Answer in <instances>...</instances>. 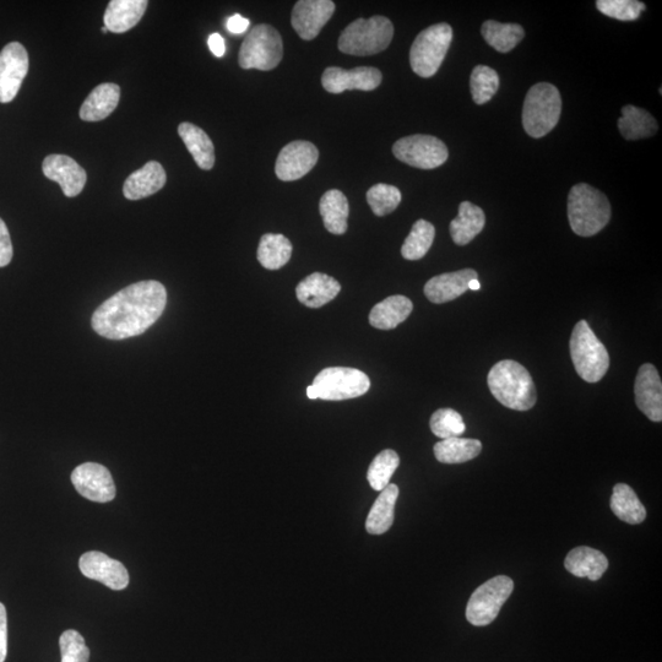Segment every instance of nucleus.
Wrapping results in <instances>:
<instances>
[{
  "label": "nucleus",
  "instance_id": "37",
  "mask_svg": "<svg viewBox=\"0 0 662 662\" xmlns=\"http://www.w3.org/2000/svg\"><path fill=\"white\" fill-rule=\"evenodd\" d=\"M400 458L392 449L383 450L372 461L367 472V480L374 491L382 492L390 485L394 472L399 468Z\"/></svg>",
  "mask_w": 662,
  "mask_h": 662
},
{
  "label": "nucleus",
  "instance_id": "34",
  "mask_svg": "<svg viewBox=\"0 0 662 662\" xmlns=\"http://www.w3.org/2000/svg\"><path fill=\"white\" fill-rule=\"evenodd\" d=\"M292 255V243L284 235L267 233L260 240L258 247V262L268 270H279L285 267Z\"/></svg>",
  "mask_w": 662,
  "mask_h": 662
},
{
  "label": "nucleus",
  "instance_id": "48",
  "mask_svg": "<svg viewBox=\"0 0 662 662\" xmlns=\"http://www.w3.org/2000/svg\"><path fill=\"white\" fill-rule=\"evenodd\" d=\"M307 396L311 400H317V395L316 392H314V388L312 387V385H309V387L307 388Z\"/></svg>",
  "mask_w": 662,
  "mask_h": 662
},
{
  "label": "nucleus",
  "instance_id": "49",
  "mask_svg": "<svg viewBox=\"0 0 662 662\" xmlns=\"http://www.w3.org/2000/svg\"><path fill=\"white\" fill-rule=\"evenodd\" d=\"M102 32H103V34H106V32H108V30L106 29V27H102Z\"/></svg>",
  "mask_w": 662,
  "mask_h": 662
},
{
  "label": "nucleus",
  "instance_id": "14",
  "mask_svg": "<svg viewBox=\"0 0 662 662\" xmlns=\"http://www.w3.org/2000/svg\"><path fill=\"white\" fill-rule=\"evenodd\" d=\"M72 482L89 501L108 503L116 497V485L110 470L96 463H85L73 471Z\"/></svg>",
  "mask_w": 662,
  "mask_h": 662
},
{
  "label": "nucleus",
  "instance_id": "26",
  "mask_svg": "<svg viewBox=\"0 0 662 662\" xmlns=\"http://www.w3.org/2000/svg\"><path fill=\"white\" fill-rule=\"evenodd\" d=\"M486 225L484 210L470 202L459 205V214L450 222V236L458 246H466L477 235H480Z\"/></svg>",
  "mask_w": 662,
  "mask_h": 662
},
{
  "label": "nucleus",
  "instance_id": "47",
  "mask_svg": "<svg viewBox=\"0 0 662 662\" xmlns=\"http://www.w3.org/2000/svg\"><path fill=\"white\" fill-rule=\"evenodd\" d=\"M469 290L471 291H479L481 289V284L479 279H474L469 282Z\"/></svg>",
  "mask_w": 662,
  "mask_h": 662
},
{
  "label": "nucleus",
  "instance_id": "4",
  "mask_svg": "<svg viewBox=\"0 0 662 662\" xmlns=\"http://www.w3.org/2000/svg\"><path fill=\"white\" fill-rule=\"evenodd\" d=\"M394 36L392 21L376 15L371 19H357L339 37V50L351 56H373L389 47Z\"/></svg>",
  "mask_w": 662,
  "mask_h": 662
},
{
  "label": "nucleus",
  "instance_id": "46",
  "mask_svg": "<svg viewBox=\"0 0 662 662\" xmlns=\"http://www.w3.org/2000/svg\"><path fill=\"white\" fill-rule=\"evenodd\" d=\"M208 45L210 51L213 52L216 57H224L226 52V45L224 37L219 34L210 35L208 40Z\"/></svg>",
  "mask_w": 662,
  "mask_h": 662
},
{
  "label": "nucleus",
  "instance_id": "6",
  "mask_svg": "<svg viewBox=\"0 0 662 662\" xmlns=\"http://www.w3.org/2000/svg\"><path fill=\"white\" fill-rule=\"evenodd\" d=\"M571 356L578 376L588 383H598L610 367L606 347L596 338L586 320L575 325L571 338Z\"/></svg>",
  "mask_w": 662,
  "mask_h": 662
},
{
  "label": "nucleus",
  "instance_id": "36",
  "mask_svg": "<svg viewBox=\"0 0 662 662\" xmlns=\"http://www.w3.org/2000/svg\"><path fill=\"white\" fill-rule=\"evenodd\" d=\"M434 236H436V229L426 220H419L412 226V230L408 238H406L403 247H401V255L406 260H420L430 251Z\"/></svg>",
  "mask_w": 662,
  "mask_h": 662
},
{
  "label": "nucleus",
  "instance_id": "5",
  "mask_svg": "<svg viewBox=\"0 0 662 662\" xmlns=\"http://www.w3.org/2000/svg\"><path fill=\"white\" fill-rule=\"evenodd\" d=\"M562 99L560 91L548 83L533 86L525 97L523 126L530 137L539 139L552 132L560 121Z\"/></svg>",
  "mask_w": 662,
  "mask_h": 662
},
{
  "label": "nucleus",
  "instance_id": "10",
  "mask_svg": "<svg viewBox=\"0 0 662 662\" xmlns=\"http://www.w3.org/2000/svg\"><path fill=\"white\" fill-rule=\"evenodd\" d=\"M513 590L514 582L506 575H498V577L487 580L471 595L468 606H466V620L472 626H488L496 620Z\"/></svg>",
  "mask_w": 662,
  "mask_h": 662
},
{
  "label": "nucleus",
  "instance_id": "21",
  "mask_svg": "<svg viewBox=\"0 0 662 662\" xmlns=\"http://www.w3.org/2000/svg\"><path fill=\"white\" fill-rule=\"evenodd\" d=\"M167 181L166 172L159 162L150 161L127 178L123 186L124 197L140 200L160 192Z\"/></svg>",
  "mask_w": 662,
  "mask_h": 662
},
{
  "label": "nucleus",
  "instance_id": "35",
  "mask_svg": "<svg viewBox=\"0 0 662 662\" xmlns=\"http://www.w3.org/2000/svg\"><path fill=\"white\" fill-rule=\"evenodd\" d=\"M481 34L491 47L499 53L514 50L525 37V31L518 24H502L495 20L485 21Z\"/></svg>",
  "mask_w": 662,
  "mask_h": 662
},
{
  "label": "nucleus",
  "instance_id": "31",
  "mask_svg": "<svg viewBox=\"0 0 662 662\" xmlns=\"http://www.w3.org/2000/svg\"><path fill=\"white\" fill-rule=\"evenodd\" d=\"M610 506L613 514L624 523L638 525L647 518V509L633 488L626 484L613 487Z\"/></svg>",
  "mask_w": 662,
  "mask_h": 662
},
{
  "label": "nucleus",
  "instance_id": "32",
  "mask_svg": "<svg viewBox=\"0 0 662 662\" xmlns=\"http://www.w3.org/2000/svg\"><path fill=\"white\" fill-rule=\"evenodd\" d=\"M618 128L622 137L627 140H639L658 132V122L648 111L628 105L622 108V117L618 119Z\"/></svg>",
  "mask_w": 662,
  "mask_h": 662
},
{
  "label": "nucleus",
  "instance_id": "42",
  "mask_svg": "<svg viewBox=\"0 0 662 662\" xmlns=\"http://www.w3.org/2000/svg\"><path fill=\"white\" fill-rule=\"evenodd\" d=\"M62 662H89L90 650L86 647L85 639L74 629L65 631L59 639Z\"/></svg>",
  "mask_w": 662,
  "mask_h": 662
},
{
  "label": "nucleus",
  "instance_id": "22",
  "mask_svg": "<svg viewBox=\"0 0 662 662\" xmlns=\"http://www.w3.org/2000/svg\"><path fill=\"white\" fill-rule=\"evenodd\" d=\"M341 291L339 281L327 274L314 273L296 287L298 301L309 308H320L333 301Z\"/></svg>",
  "mask_w": 662,
  "mask_h": 662
},
{
  "label": "nucleus",
  "instance_id": "2",
  "mask_svg": "<svg viewBox=\"0 0 662 662\" xmlns=\"http://www.w3.org/2000/svg\"><path fill=\"white\" fill-rule=\"evenodd\" d=\"M487 383L492 395L508 409L528 411L536 404L533 378L518 362L504 360L496 363L488 373Z\"/></svg>",
  "mask_w": 662,
  "mask_h": 662
},
{
  "label": "nucleus",
  "instance_id": "43",
  "mask_svg": "<svg viewBox=\"0 0 662 662\" xmlns=\"http://www.w3.org/2000/svg\"><path fill=\"white\" fill-rule=\"evenodd\" d=\"M14 254L12 238L5 222L0 219V268L7 267L12 262Z\"/></svg>",
  "mask_w": 662,
  "mask_h": 662
},
{
  "label": "nucleus",
  "instance_id": "18",
  "mask_svg": "<svg viewBox=\"0 0 662 662\" xmlns=\"http://www.w3.org/2000/svg\"><path fill=\"white\" fill-rule=\"evenodd\" d=\"M43 173L48 179L62 187L65 197H77L86 184V172L77 161L67 155L47 156L42 165Z\"/></svg>",
  "mask_w": 662,
  "mask_h": 662
},
{
  "label": "nucleus",
  "instance_id": "23",
  "mask_svg": "<svg viewBox=\"0 0 662 662\" xmlns=\"http://www.w3.org/2000/svg\"><path fill=\"white\" fill-rule=\"evenodd\" d=\"M564 567L577 578H588L596 582L609 568V560L595 548L582 546L568 553Z\"/></svg>",
  "mask_w": 662,
  "mask_h": 662
},
{
  "label": "nucleus",
  "instance_id": "19",
  "mask_svg": "<svg viewBox=\"0 0 662 662\" xmlns=\"http://www.w3.org/2000/svg\"><path fill=\"white\" fill-rule=\"evenodd\" d=\"M636 404L638 409L648 417L650 421H662V383L660 374L656 367L645 363L639 368L636 385Z\"/></svg>",
  "mask_w": 662,
  "mask_h": 662
},
{
  "label": "nucleus",
  "instance_id": "39",
  "mask_svg": "<svg viewBox=\"0 0 662 662\" xmlns=\"http://www.w3.org/2000/svg\"><path fill=\"white\" fill-rule=\"evenodd\" d=\"M367 203L377 216L389 215L400 205L401 192L390 184L379 183L367 192Z\"/></svg>",
  "mask_w": 662,
  "mask_h": 662
},
{
  "label": "nucleus",
  "instance_id": "41",
  "mask_svg": "<svg viewBox=\"0 0 662 662\" xmlns=\"http://www.w3.org/2000/svg\"><path fill=\"white\" fill-rule=\"evenodd\" d=\"M596 8L609 18L620 21L637 20L647 9L644 3L637 0H599L596 2Z\"/></svg>",
  "mask_w": 662,
  "mask_h": 662
},
{
  "label": "nucleus",
  "instance_id": "1",
  "mask_svg": "<svg viewBox=\"0 0 662 662\" xmlns=\"http://www.w3.org/2000/svg\"><path fill=\"white\" fill-rule=\"evenodd\" d=\"M167 291L159 281H140L108 298L92 316V328L103 338L126 340L144 334L159 320Z\"/></svg>",
  "mask_w": 662,
  "mask_h": 662
},
{
  "label": "nucleus",
  "instance_id": "9",
  "mask_svg": "<svg viewBox=\"0 0 662 662\" xmlns=\"http://www.w3.org/2000/svg\"><path fill=\"white\" fill-rule=\"evenodd\" d=\"M312 387L317 399L349 400L365 395L371 388V379L356 368L329 367L314 378Z\"/></svg>",
  "mask_w": 662,
  "mask_h": 662
},
{
  "label": "nucleus",
  "instance_id": "16",
  "mask_svg": "<svg viewBox=\"0 0 662 662\" xmlns=\"http://www.w3.org/2000/svg\"><path fill=\"white\" fill-rule=\"evenodd\" d=\"M335 12L331 0H300L292 10L291 24L302 40L312 41Z\"/></svg>",
  "mask_w": 662,
  "mask_h": 662
},
{
  "label": "nucleus",
  "instance_id": "11",
  "mask_svg": "<svg viewBox=\"0 0 662 662\" xmlns=\"http://www.w3.org/2000/svg\"><path fill=\"white\" fill-rule=\"evenodd\" d=\"M393 154L406 165L433 170L448 160L449 151L442 140L432 135L416 134L396 141Z\"/></svg>",
  "mask_w": 662,
  "mask_h": 662
},
{
  "label": "nucleus",
  "instance_id": "20",
  "mask_svg": "<svg viewBox=\"0 0 662 662\" xmlns=\"http://www.w3.org/2000/svg\"><path fill=\"white\" fill-rule=\"evenodd\" d=\"M479 279V274L474 269H463L434 276L425 285V295L432 303L442 305L457 300L458 297L469 291V282Z\"/></svg>",
  "mask_w": 662,
  "mask_h": 662
},
{
  "label": "nucleus",
  "instance_id": "17",
  "mask_svg": "<svg viewBox=\"0 0 662 662\" xmlns=\"http://www.w3.org/2000/svg\"><path fill=\"white\" fill-rule=\"evenodd\" d=\"M79 567L86 578L105 584L112 590H124L129 584L127 568L105 553L99 551L84 553L80 558Z\"/></svg>",
  "mask_w": 662,
  "mask_h": 662
},
{
  "label": "nucleus",
  "instance_id": "45",
  "mask_svg": "<svg viewBox=\"0 0 662 662\" xmlns=\"http://www.w3.org/2000/svg\"><path fill=\"white\" fill-rule=\"evenodd\" d=\"M226 27L227 30L231 32V34L241 35L248 30L249 20L243 18V16L241 15L236 14L231 16V18L227 20Z\"/></svg>",
  "mask_w": 662,
  "mask_h": 662
},
{
  "label": "nucleus",
  "instance_id": "25",
  "mask_svg": "<svg viewBox=\"0 0 662 662\" xmlns=\"http://www.w3.org/2000/svg\"><path fill=\"white\" fill-rule=\"evenodd\" d=\"M121 99V88L106 83L91 91L80 108V118L85 122H100L116 110Z\"/></svg>",
  "mask_w": 662,
  "mask_h": 662
},
{
  "label": "nucleus",
  "instance_id": "24",
  "mask_svg": "<svg viewBox=\"0 0 662 662\" xmlns=\"http://www.w3.org/2000/svg\"><path fill=\"white\" fill-rule=\"evenodd\" d=\"M149 3L146 0H112L108 4L105 27L113 34H123L139 23Z\"/></svg>",
  "mask_w": 662,
  "mask_h": 662
},
{
  "label": "nucleus",
  "instance_id": "27",
  "mask_svg": "<svg viewBox=\"0 0 662 662\" xmlns=\"http://www.w3.org/2000/svg\"><path fill=\"white\" fill-rule=\"evenodd\" d=\"M414 305L408 297L396 295L385 298L374 306L370 314V324L379 330H392L410 317Z\"/></svg>",
  "mask_w": 662,
  "mask_h": 662
},
{
  "label": "nucleus",
  "instance_id": "13",
  "mask_svg": "<svg viewBox=\"0 0 662 662\" xmlns=\"http://www.w3.org/2000/svg\"><path fill=\"white\" fill-rule=\"evenodd\" d=\"M317 146L305 140H296L280 151L275 173L280 181L293 182L305 177L317 165Z\"/></svg>",
  "mask_w": 662,
  "mask_h": 662
},
{
  "label": "nucleus",
  "instance_id": "33",
  "mask_svg": "<svg viewBox=\"0 0 662 662\" xmlns=\"http://www.w3.org/2000/svg\"><path fill=\"white\" fill-rule=\"evenodd\" d=\"M434 457L442 464H463L479 457L482 443L477 439L449 438L438 442L433 448Z\"/></svg>",
  "mask_w": 662,
  "mask_h": 662
},
{
  "label": "nucleus",
  "instance_id": "40",
  "mask_svg": "<svg viewBox=\"0 0 662 662\" xmlns=\"http://www.w3.org/2000/svg\"><path fill=\"white\" fill-rule=\"evenodd\" d=\"M431 431L443 439L458 438L465 432V423L459 412L453 409H439L431 417Z\"/></svg>",
  "mask_w": 662,
  "mask_h": 662
},
{
  "label": "nucleus",
  "instance_id": "38",
  "mask_svg": "<svg viewBox=\"0 0 662 662\" xmlns=\"http://www.w3.org/2000/svg\"><path fill=\"white\" fill-rule=\"evenodd\" d=\"M499 88V77L495 69L486 65H477L472 70L470 78V90L472 99L476 105H485L497 94Z\"/></svg>",
  "mask_w": 662,
  "mask_h": 662
},
{
  "label": "nucleus",
  "instance_id": "15",
  "mask_svg": "<svg viewBox=\"0 0 662 662\" xmlns=\"http://www.w3.org/2000/svg\"><path fill=\"white\" fill-rule=\"evenodd\" d=\"M383 80L381 70L371 67H358L345 70L330 67L324 70L322 85L330 94H343L346 90L373 91Z\"/></svg>",
  "mask_w": 662,
  "mask_h": 662
},
{
  "label": "nucleus",
  "instance_id": "29",
  "mask_svg": "<svg viewBox=\"0 0 662 662\" xmlns=\"http://www.w3.org/2000/svg\"><path fill=\"white\" fill-rule=\"evenodd\" d=\"M319 211L323 217L325 229L333 235H344L347 231L350 205L343 192L338 189H330L320 199Z\"/></svg>",
  "mask_w": 662,
  "mask_h": 662
},
{
  "label": "nucleus",
  "instance_id": "7",
  "mask_svg": "<svg viewBox=\"0 0 662 662\" xmlns=\"http://www.w3.org/2000/svg\"><path fill=\"white\" fill-rule=\"evenodd\" d=\"M453 41L452 26L442 23L427 27L417 35L410 51V64L421 78L436 75Z\"/></svg>",
  "mask_w": 662,
  "mask_h": 662
},
{
  "label": "nucleus",
  "instance_id": "12",
  "mask_svg": "<svg viewBox=\"0 0 662 662\" xmlns=\"http://www.w3.org/2000/svg\"><path fill=\"white\" fill-rule=\"evenodd\" d=\"M29 72V54L19 42H12L0 52V102H12Z\"/></svg>",
  "mask_w": 662,
  "mask_h": 662
},
{
  "label": "nucleus",
  "instance_id": "30",
  "mask_svg": "<svg viewBox=\"0 0 662 662\" xmlns=\"http://www.w3.org/2000/svg\"><path fill=\"white\" fill-rule=\"evenodd\" d=\"M399 497V487L390 484L384 488L374 502L366 520V530L371 535H382L392 528L395 504Z\"/></svg>",
  "mask_w": 662,
  "mask_h": 662
},
{
  "label": "nucleus",
  "instance_id": "28",
  "mask_svg": "<svg viewBox=\"0 0 662 662\" xmlns=\"http://www.w3.org/2000/svg\"><path fill=\"white\" fill-rule=\"evenodd\" d=\"M178 134L197 165L202 170H211L215 165V148L209 135L202 128L188 122L179 124Z\"/></svg>",
  "mask_w": 662,
  "mask_h": 662
},
{
  "label": "nucleus",
  "instance_id": "3",
  "mask_svg": "<svg viewBox=\"0 0 662 662\" xmlns=\"http://www.w3.org/2000/svg\"><path fill=\"white\" fill-rule=\"evenodd\" d=\"M568 219L575 235L595 236L611 219L609 199L599 189L579 183L568 195Z\"/></svg>",
  "mask_w": 662,
  "mask_h": 662
},
{
  "label": "nucleus",
  "instance_id": "44",
  "mask_svg": "<svg viewBox=\"0 0 662 662\" xmlns=\"http://www.w3.org/2000/svg\"><path fill=\"white\" fill-rule=\"evenodd\" d=\"M8 654V617L5 606L0 602V662L7 659Z\"/></svg>",
  "mask_w": 662,
  "mask_h": 662
},
{
  "label": "nucleus",
  "instance_id": "8",
  "mask_svg": "<svg viewBox=\"0 0 662 662\" xmlns=\"http://www.w3.org/2000/svg\"><path fill=\"white\" fill-rule=\"evenodd\" d=\"M284 57L279 31L268 24L254 26L244 39L238 62L243 69L273 70Z\"/></svg>",
  "mask_w": 662,
  "mask_h": 662
}]
</instances>
